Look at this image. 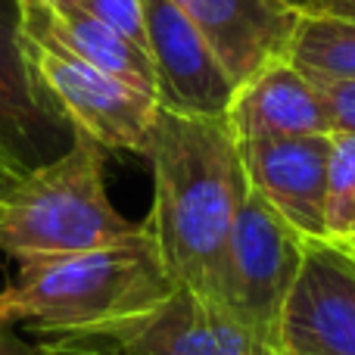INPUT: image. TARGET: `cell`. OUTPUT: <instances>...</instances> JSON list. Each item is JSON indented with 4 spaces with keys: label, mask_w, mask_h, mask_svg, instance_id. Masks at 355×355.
I'll return each mask as SVG.
<instances>
[{
    "label": "cell",
    "mask_w": 355,
    "mask_h": 355,
    "mask_svg": "<svg viewBox=\"0 0 355 355\" xmlns=\"http://www.w3.org/2000/svg\"><path fill=\"white\" fill-rule=\"evenodd\" d=\"M153 206L144 218L159 259L181 290L215 300L227 234L250 181L240 141L225 116L162 110L150 135Z\"/></svg>",
    "instance_id": "1"
},
{
    "label": "cell",
    "mask_w": 355,
    "mask_h": 355,
    "mask_svg": "<svg viewBox=\"0 0 355 355\" xmlns=\"http://www.w3.org/2000/svg\"><path fill=\"white\" fill-rule=\"evenodd\" d=\"M175 290L144 225L122 243L19 262L0 290V324L47 340H116L166 306Z\"/></svg>",
    "instance_id": "2"
},
{
    "label": "cell",
    "mask_w": 355,
    "mask_h": 355,
    "mask_svg": "<svg viewBox=\"0 0 355 355\" xmlns=\"http://www.w3.org/2000/svg\"><path fill=\"white\" fill-rule=\"evenodd\" d=\"M144 231L106 193V150L75 131L62 156L0 193V252L16 262L100 250Z\"/></svg>",
    "instance_id": "3"
},
{
    "label": "cell",
    "mask_w": 355,
    "mask_h": 355,
    "mask_svg": "<svg viewBox=\"0 0 355 355\" xmlns=\"http://www.w3.org/2000/svg\"><path fill=\"white\" fill-rule=\"evenodd\" d=\"M306 240L256 193L246 190L218 265L215 300L252 337L284 349V309L296 287Z\"/></svg>",
    "instance_id": "4"
},
{
    "label": "cell",
    "mask_w": 355,
    "mask_h": 355,
    "mask_svg": "<svg viewBox=\"0 0 355 355\" xmlns=\"http://www.w3.org/2000/svg\"><path fill=\"white\" fill-rule=\"evenodd\" d=\"M22 47L35 69V78L41 81L47 97L75 131L100 144L106 153L125 150V153L147 156L156 112H159V100L153 94L91 62L44 47L25 35Z\"/></svg>",
    "instance_id": "5"
},
{
    "label": "cell",
    "mask_w": 355,
    "mask_h": 355,
    "mask_svg": "<svg viewBox=\"0 0 355 355\" xmlns=\"http://www.w3.org/2000/svg\"><path fill=\"white\" fill-rule=\"evenodd\" d=\"M75 128L35 78L22 47L19 0H0V166L16 178L62 156Z\"/></svg>",
    "instance_id": "6"
},
{
    "label": "cell",
    "mask_w": 355,
    "mask_h": 355,
    "mask_svg": "<svg viewBox=\"0 0 355 355\" xmlns=\"http://www.w3.org/2000/svg\"><path fill=\"white\" fill-rule=\"evenodd\" d=\"M290 355H355V259L334 240H306L296 287L284 309Z\"/></svg>",
    "instance_id": "7"
},
{
    "label": "cell",
    "mask_w": 355,
    "mask_h": 355,
    "mask_svg": "<svg viewBox=\"0 0 355 355\" xmlns=\"http://www.w3.org/2000/svg\"><path fill=\"white\" fill-rule=\"evenodd\" d=\"M327 156L331 135L240 141L250 187L302 240H327Z\"/></svg>",
    "instance_id": "8"
},
{
    "label": "cell",
    "mask_w": 355,
    "mask_h": 355,
    "mask_svg": "<svg viewBox=\"0 0 355 355\" xmlns=\"http://www.w3.org/2000/svg\"><path fill=\"white\" fill-rule=\"evenodd\" d=\"M141 6L159 106L184 116H225L234 85L200 31L172 0H141Z\"/></svg>",
    "instance_id": "9"
},
{
    "label": "cell",
    "mask_w": 355,
    "mask_h": 355,
    "mask_svg": "<svg viewBox=\"0 0 355 355\" xmlns=\"http://www.w3.org/2000/svg\"><path fill=\"white\" fill-rule=\"evenodd\" d=\"M190 19L231 85L287 60L302 12L284 0H172Z\"/></svg>",
    "instance_id": "10"
},
{
    "label": "cell",
    "mask_w": 355,
    "mask_h": 355,
    "mask_svg": "<svg viewBox=\"0 0 355 355\" xmlns=\"http://www.w3.org/2000/svg\"><path fill=\"white\" fill-rule=\"evenodd\" d=\"M137 355H287L265 346L218 302L178 287L150 318L116 337Z\"/></svg>",
    "instance_id": "11"
},
{
    "label": "cell",
    "mask_w": 355,
    "mask_h": 355,
    "mask_svg": "<svg viewBox=\"0 0 355 355\" xmlns=\"http://www.w3.org/2000/svg\"><path fill=\"white\" fill-rule=\"evenodd\" d=\"M19 22H22V35L31 41L69 53L81 62H91L156 97V75L150 56L137 44L125 41L106 22H100L81 3L19 0Z\"/></svg>",
    "instance_id": "12"
},
{
    "label": "cell",
    "mask_w": 355,
    "mask_h": 355,
    "mask_svg": "<svg viewBox=\"0 0 355 355\" xmlns=\"http://www.w3.org/2000/svg\"><path fill=\"white\" fill-rule=\"evenodd\" d=\"M225 119L240 141L334 135L315 81L290 60L271 62L234 87Z\"/></svg>",
    "instance_id": "13"
},
{
    "label": "cell",
    "mask_w": 355,
    "mask_h": 355,
    "mask_svg": "<svg viewBox=\"0 0 355 355\" xmlns=\"http://www.w3.org/2000/svg\"><path fill=\"white\" fill-rule=\"evenodd\" d=\"M287 60L309 78L355 81V22L302 12Z\"/></svg>",
    "instance_id": "14"
},
{
    "label": "cell",
    "mask_w": 355,
    "mask_h": 355,
    "mask_svg": "<svg viewBox=\"0 0 355 355\" xmlns=\"http://www.w3.org/2000/svg\"><path fill=\"white\" fill-rule=\"evenodd\" d=\"M355 234V135L334 131L327 156V240Z\"/></svg>",
    "instance_id": "15"
},
{
    "label": "cell",
    "mask_w": 355,
    "mask_h": 355,
    "mask_svg": "<svg viewBox=\"0 0 355 355\" xmlns=\"http://www.w3.org/2000/svg\"><path fill=\"white\" fill-rule=\"evenodd\" d=\"M85 10H91L100 22H106L112 31L125 41L137 44L147 53V25H144V6L141 0H85Z\"/></svg>",
    "instance_id": "16"
},
{
    "label": "cell",
    "mask_w": 355,
    "mask_h": 355,
    "mask_svg": "<svg viewBox=\"0 0 355 355\" xmlns=\"http://www.w3.org/2000/svg\"><path fill=\"white\" fill-rule=\"evenodd\" d=\"M324 100L331 131L355 135V81H334V78H312Z\"/></svg>",
    "instance_id": "17"
},
{
    "label": "cell",
    "mask_w": 355,
    "mask_h": 355,
    "mask_svg": "<svg viewBox=\"0 0 355 355\" xmlns=\"http://www.w3.org/2000/svg\"><path fill=\"white\" fill-rule=\"evenodd\" d=\"M44 355H112V343L103 337L97 340H47Z\"/></svg>",
    "instance_id": "18"
},
{
    "label": "cell",
    "mask_w": 355,
    "mask_h": 355,
    "mask_svg": "<svg viewBox=\"0 0 355 355\" xmlns=\"http://www.w3.org/2000/svg\"><path fill=\"white\" fill-rule=\"evenodd\" d=\"M0 355H44V343H28L16 327L0 324Z\"/></svg>",
    "instance_id": "19"
},
{
    "label": "cell",
    "mask_w": 355,
    "mask_h": 355,
    "mask_svg": "<svg viewBox=\"0 0 355 355\" xmlns=\"http://www.w3.org/2000/svg\"><path fill=\"white\" fill-rule=\"evenodd\" d=\"M334 243L340 246V250H346L349 256L355 259V237H340V240H334Z\"/></svg>",
    "instance_id": "20"
},
{
    "label": "cell",
    "mask_w": 355,
    "mask_h": 355,
    "mask_svg": "<svg viewBox=\"0 0 355 355\" xmlns=\"http://www.w3.org/2000/svg\"><path fill=\"white\" fill-rule=\"evenodd\" d=\"M12 181H16V175H10V172H6V168L3 166H0V193H3V190L6 187H10V184Z\"/></svg>",
    "instance_id": "21"
},
{
    "label": "cell",
    "mask_w": 355,
    "mask_h": 355,
    "mask_svg": "<svg viewBox=\"0 0 355 355\" xmlns=\"http://www.w3.org/2000/svg\"><path fill=\"white\" fill-rule=\"evenodd\" d=\"M106 340V337H103ZM112 343V355H137L135 349H128V346H122V343H116V340H110Z\"/></svg>",
    "instance_id": "22"
},
{
    "label": "cell",
    "mask_w": 355,
    "mask_h": 355,
    "mask_svg": "<svg viewBox=\"0 0 355 355\" xmlns=\"http://www.w3.org/2000/svg\"><path fill=\"white\" fill-rule=\"evenodd\" d=\"M284 3H290V6H296L300 12H306L309 6H312V0H284Z\"/></svg>",
    "instance_id": "23"
},
{
    "label": "cell",
    "mask_w": 355,
    "mask_h": 355,
    "mask_svg": "<svg viewBox=\"0 0 355 355\" xmlns=\"http://www.w3.org/2000/svg\"><path fill=\"white\" fill-rule=\"evenodd\" d=\"M53 3H85V0H53Z\"/></svg>",
    "instance_id": "24"
},
{
    "label": "cell",
    "mask_w": 355,
    "mask_h": 355,
    "mask_svg": "<svg viewBox=\"0 0 355 355\" xmlns=\"http://www.w3.org/2000/svg\"><path fill=\"white\" fill-rule=\"evenodd\" d=\"M349 237H352V234H349Z\"/></svg>",
    "instance_id": "25"
},
{
    "label": "cell",
    "mask_w": 355,
    "mask_h": 355,
    "mask_svg": "<svg viewBox=\"0 0 355 355\" xmlns=\"http://www.w3.org/2000/svg\"><path fill=\"white\" fill-rule=\"evenodd\" d=\"M352 237H355V234H352Z\"/></svg>",
    "instance_id": "26"
},
{
    "label": "cell",
    "mask_w": 355,
    "mask_h": 355,
    "mask_svg": "<svg viewBox=\"0 0 355 355\" xmlns=\"http://www.w3.org/2000/svg\"><path fill=\"white\" fill-rule=\"evenodd\" d=\"M287 355H290V352H287Z\"/></svg>",
    "instance_id": "27"
},
{
    "label": "cell",
    "mask_w": 355,
    "mask_h": 355,
    "mask_svg": "<svg viewBox=\"0 0 355 355\" xmlns=\"http://www.w3.org/2000/svg\"><path fill=\"white\" fill-rule=\"evenodd\" d=\"M10 175H12V172H10Z\"/></svg>",
    "instance_id": "28"
}]
</instances>
